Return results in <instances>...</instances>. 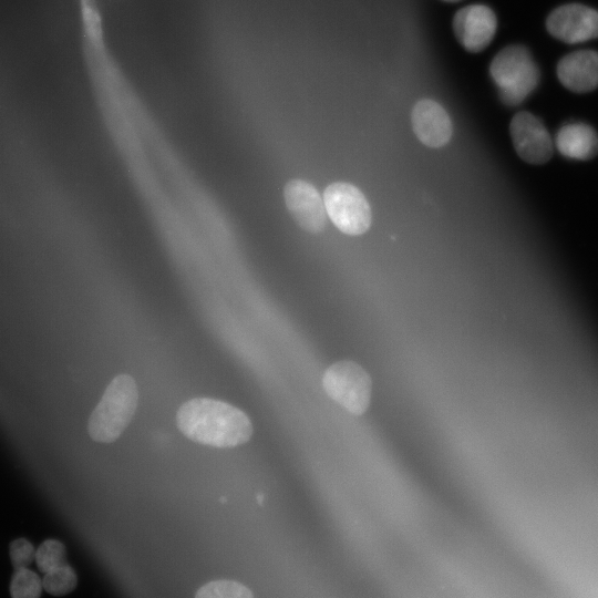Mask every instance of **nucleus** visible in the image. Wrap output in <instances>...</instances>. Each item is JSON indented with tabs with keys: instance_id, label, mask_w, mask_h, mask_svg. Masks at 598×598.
<instances>
[{
	"instance_id": "1",
	"label": "nucleus",
	"mask_w": 598,
	"mask_h": 598,
	"mask_svg": "<svg viewBox=\"0 0 598 598\" xmlns=\"http://www.w3.org/2000/svg\"><path fill=\"white\" fill-rule=\"evenodd\" d=\"M179 431L189 440L213 447H235L247 443L254 432L240 409L212 398H194L176 413Z\"/></svg>"
},
{
	"instance_id": "2",
	"label": "nucleus",
	"mask_w": 598,
	"mask_h": 598,
	"mask_svg": "<svg viewBox=\"0 0 598 598\" xmlns=\"http://www.w3.org/2000/svg\"><path fill=\"white\" fill-rule=\"evenodd\" d=\"M137 403L138 391L134 379L128 374L115 377L89 419L91 439L100 443L117 440L133 420Z\"/></svg>"
},
{
	"instance_id": "3",
	"label": "nucleus",
	"mask_w": 598,
	"mask_h": 598,
	"mask_svg": "<svg viewBox=\"0 0 598 598\" xmlns=\"http://www.w3.org/2000/svg\"><path fill=\"white\" fill-rule=\"evenodd\" d=\"M488 70L499 100L507 106L520 104L539 82L536 62L529 50L519 44L503 48L492 59Z\"/></svg>"
},
{
	"instance_id": "4",
	"label": "nucleus",
	"mask_w": 598,
	"mask_h": 598,
	"mask_svg": "<svg viewBox=\"0 0 598 598\" xmlns=\"http://www.w3.org/2000/svg\"><path fill=\"white\" fill-rule=\"evenodd\" d=\"M326 393L343 409L354 415H362L371 401V378L352 360H341L331 364L322 375Z\"/></svg>"
},
{
	"instance_id": "5",
	"label": "nucleus",
	"mask_w": 598,
	"mask_h": 598,
	"mask_svg": "<svg viewBox=\"0 0 598 598\" xmlns=\"http://www.w3.org/2000/svg\"><path fill=\"white\" fill-rule=\"evenodd\" d=\"M326 213L333 225L351 236L362 235L371 225V208L361 190L349 183L330 184L323 192Z\"/></svg>"
},
{
	"instance_id": "6",
	"label": "nucleus",
	"mask_w": 598,
	"mask_h": 598,
	"mask_svg": "<svg viewBox=\"0 0 598 598\" xmlns=\"http://www.w3.org/2000/svg\"><path fill=\"white\" fill-rule=\"evenodd\" d=\"M509 134L517 155L524 162L542 165L551 158L554 142L544 123L533 113H516L509 123Z\"/></svg>"
},
{
	"instance_id": "7",
	"label": "nucleus",
	"mask_w": 598,
	"mask_h": 598,
	"mask_svg": "<svg viewBox=\"0 0 598 598\" xmlns=\"http://www.w3.org/2000/svg\"><path fill=\"white\" fill-rule=\"evenodd\" d=\"M452 29L457 42L467 52L478 53L493 41L497 31V18L486 4H470L455 12Z\"/></svg>"
},
{
	"instance_id": "8",
	"label": "nucleus",
	"mask_w": 598,
	"mask_h": 598,
	"mask_svg": "<svg viewBox=\"0 0 598 598\" xmlns=\"http://www.w3.org/2000/svg\"><path fill=\"white\" fill-rule=\"evenodd\" d=\"M546 28L566 43L588 41L598 38V11L579 3L564 4L550 12Z\"/></svg>"
},
{
	"instance_id": "9",
	"label": "nucleus",
	"mask_w": 598,
	"mask_h": 598,
	"mask_svg": "<svg viewBox=\"0 0 598 598\" xmlns=\"http://www.w3.org/2000/svg\"><path fill=\"white\" fill-rule=\"evenodd\" d=\"M286 206L296 223L307 233L319 234L327 224V213L317 188L303 179H290L283 188Z\"/></svg>"
},
{
	"instance_id": "10",
	"label": "nucleus",
	"mask_w": 598,
	"mask_h": 598,
	"mask_svg": "<svg viewBox=\"0 0 598 598\" xmlns=\"http://www.w3.org/2000/svg\"><path fill=\"white\" fill-rule=\"evenodd\" d=\"M411 123L416 137L429 147H442L452 137L450 115L434 100L422 99L416 102L411 112Z\"/></svg>"
},
{
	"instance_id": "11",
	"label": "nucleus",
	"mask_w": 598,
	"mask_h": 598,
	"mask_svg": "<svg viewBox=\"0 0 598 598\" xmlns=\"http://www.w3.org/2000/svg\"><path fill=\"white\" fill-rule=\"evenodd\" d=\"M560 83L576 93L590 92L598 87V52L579 50L565 55L557 64Z\"/></svg>"
},
{
	"instance_id": "12",
	"label": "nucleus",
	"mask_w": 598,
	"mask_h": 598,
	"mask_svg": "<svg viewBox=\"0 0 598 598\" xmlns=\"http://www.w3.org/2000/svg\"><path fill=\"white\" fill-rule=\"evenodd\" d=\"M554 145L567 158L587 161L598 154V134L588 124L568 123L556 133Z\"/></svg>"
},
{
	"instance_id": "13",
	"label": "nucleus",
	"mask_w": 598,
	"mask_h": 598,
	"mask_svg": "<svg viewBox=\"0 0 598 598\" xmlns=\"http://www.w3.org/2000/svg\"><path fill=\"white\" fill-rule=\"evenodd\" d=\"M194 598H254L245 585L227 579L209 581L199 587Z\"/></svg>"
},
{
	"instance_id": "14",
	"label": "nucleus",
	"mask_w": 598,
	"mask_h": 598,
	"mask_svg": "<svg viewBox=\"0 0 598 598\" xmlns=\"http://www.w3.org/2000/svg\"><path fill=\"white\" fill-rule=\"evenodd\" d=\"M78 582L73 568L66 563L44 574L43 589L53 596H63L71 592Z\"/></svg>"
},
{
	"instance_id": "15",
	"label": "nucleus",
	"mask_w": 598,
	"mask_h": 598,
	"mask_svg": "<svg viewBox=\"0 0 598 598\" xmlns=\"http://www.w3.org/2000/svg\"><path fill=\"white\" fill-rule=\"evenodd\" d=\"M42 579L28 568L14 571L10 584L12 598H40L42 592Z\"/></svg>"
},
{
	"instance_id": "16",
	"label": "nucleus",
	"mask_w": 598,
	"mask_h": 598,
	"mask_svg": "<svg viewBox=\"0 0 598 598\" xmlns=\"http://www.w3.org/2000/svg\"><path fill=\"white\" fill-rule=\"evenodd\" d=\"M65 547L56 539L44 540L35 550V563L41 573L45 574L66 564Z\"/></svg>"
},
{
	"instance_id": "17",
	"label": "nucleus",
	"mask_w": 598,
	"mask_h": 598,
	"mask_svg": "<svg viewBox=\"0 0 598 598\" xmlns=\"http://www.w3.org/2000/svg\"><path fill=\"white\" fill-rule=\"evenodd\" d=\"M35 549L25 538H18L10 544V558L14 570L28 568L34 560Z\"/></svg>"
},
{
	"instance_id": "18",
	"label": "nucleus",
	"mask_w": 598,
	"mask_h": 598,
	"mask_svg": "<svg viewBox=\"0 0 598 598\" xmlns=\"http://www.w3.org/2000/svg\"><path fill=\"white\" fill-rule=\"evenodd\" d=\"M257 499H258L259 504L261 505V504H262V501H264V495H262V494H258V495H257Z\"/></svg>"
},
{
	"instance_id": "19",
	"label": "nucleus",
	"mask_w": 598,
	"mask_h": 598,
	"mask_svg": "<svg viewBox=\"0 0 598 598\" xmlns=\"http://www.w3.org/2000/svg\"><path fill=\"white\" fill-rule=\"evenodd\" d=\"M442 1H444V2H452V3H453V2H458V1H461V0H442Z\"/></svg>"
}]
</instances>
